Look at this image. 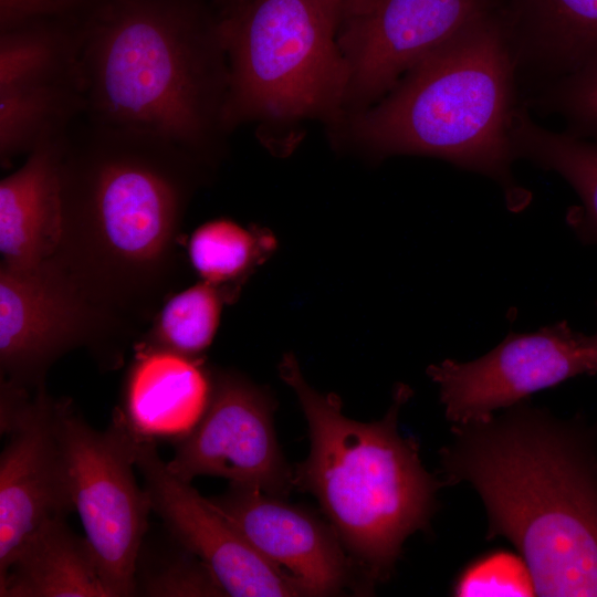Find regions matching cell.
Returning a JSON list of instances; mask_svg holds the SVG:
<instances>
[{
	"instance_id": "cell-1",
	"label": "cell",
	"mask_w": 597,
	"mask_h": 597,
	"mask_svg": "<svg viewBox=\"0 0 597 597\" xmlns=\"http://www.w3.org/2000/svg\"><path fill=\"white\" fill-rule=\"evenodd\" d=\"M443 483L465 482L527 563L536 596L597 597V430L528 400L451 426Z\"/></svg>"
},
{
	"instance_id": "cell-2",
	"label": "cell",
	"mask_w": 597,
	"mask_h": 597,
	"mask_svg": "<svg viewBox=\"0 0 597 597\" xmlns=\"http://www.w3.org/2000/svg\"><path fill=\"white\" fill-rule=\"evenodd\" d=\"M83 116L149 133L208 163L220 147L229 65L219 17L195 0H103L82 25Z\"/></svg>"
},
{
	"instance_id": "cell-3",
	"label": "cell",
	"mask_w": 597,
	"mask_h": 597,
	"mask_svg": "<svg viewBox=\"0 0 597 597\" xmlns=\"http://www.w3.org/2000/svg\"><path fill=\"white\" fill-rule=\"evenodd\" d=\"M83 118L64 138L59 251H75L65 266L90 293L98 279L135 284L163 268L202 161L159 136Z\"/></svg>"
},
{
	"instance_id": "cell-4",
	"label": "cell",
	"mask_w": 597,
	"mask_h": 597,
	"mask_svg": "<svg viewBox=\"0 0 597 597\" xmlns=\"http://www.w3.org/2000/svg\"><path fill=\"white\" fill-rule=\"evenodd\" d=\"M308 423L311 450L293 470V484L312 493L344 548L367 582L385 580L404 542L428 528L443 485L429 473L413 438L398 431V416L411 397L399 384L383 419L359 422L343 413L341 398L305 380L295 356L279 365Z\"/></svg>"
},
{
	"instance_id": "cell-5",
	"label": "cell",
	"mask_w": 597,
	"mask_h": 597,
	"mask_svg": "<svg viewBox=\"0 0 597 597\" xmlns=\"http://www.w3.org/2000/svg\"><path fill=\"white\" fill-rule=\"evenodd\" d=\"M517 51L504 10L482 14L356 112V142L376 156L421 155L499 181L512 195Z\"/></svg>"
},
{
	"instance_id": "cell-6",
	"label": "cell",
	"mask_w": 597,
	"mask_h": 597,
	"mask_svg": "<svg viewBox=\"0 0 597 597\" xmlns=\"http://www.w3.org/2000/svg\"><path fill=\"white\" fill-rule=\"evenodd\" d=\"M229 65L227 130L249 122L343 119L347 67L314 0H243L219 15Z\"/></svg>"
},
{
	"instance_id": "cell-7",
	"label": "cell",
	"mask_w": 597,
	"mask_h": 597,
	"mask_svg": "<svg viewBox=\"0 0 597 597\" xmlns=\"http://www.w3.org/2000/svg\"><path fill=\"white\" fill-rule=\"evenodd\" d=\"M69 485L85 537L112 597L134 596V572L151 510L136 482L137 437L121 417L101 431L66 401L55 405Z\"/></svg>"
},
{
	"instance_id": "cell-8",
	"label": "cell",
	"mask_w": 597,
	"mask_h": 597,
	"mask_svg": "<svg viewBox=\"0 0 597 597\" xmlns=\"http://www.w3.org/2000/svg\"><path fill=\"white\" fill-rule=\"evenodd\" d=\"M597 373V335L566 321L532 333H510L470 362L444 359L427 368L452 425L482 421L536 391Z\"/></svg>"
},
{
	"instance_id": "cell-9",
	"label": "cell",
	"mask_w": 597,
	"mask_h": 597,
	"mask_svg": "<svg viewBox=\"0 0 597 597\" xmlns=\"http://www.w3.org/2000/svg\"><path fill=\"white\" fill-rule=\"evenodd\" d=\"M55 405L43 388L30 398L1 381L0 576L38 530L74 511Z\"/></svg>"
},
{
	"instance_id": "cell-10",
	"label": "cell",
	"mask_w": 597,
	"mask_h": 597,
	"mask_svg": "<svg viewBox=\"0 0 597 597\" xmlns=\"http://www.w3.org/2000/svg\"><path fill=\"white\" fill-rule=\"evenodd\" d=\"M273 409L266 390L235 373L216 374L206 412L177 442L168 468L188 482L210 475L286 496L294 488L293 470L277 444Z\"/></svg>"
},
{
	"instance_id": "cell-11",
	"label": "cell",
	"mask_w": 597,
	"mask_h": 597,
	"mask_svg": "<svg viewBox=\"0 0 597 597\" xmlns=\"http://www.w3.org/2000/svg\"><path fill=\"white\" fill-rule=\"evenodd\" d=\"M495 0H376L337 31L347 67L346 109H364ZM357 111V112H359Z\"/></svg>"
},
{
	"instance_id": "cell-12",
	"label": "cell",
	"mask_w": 597,
	"mask_h": 597,
	"mask_svg": "<svg viewBox=\"0 0 597 597\" xmlns=\"http://www.w3.org/2000/svg\"><path fill=\"white\" fill-rule=\"evenodd\" d=\"M90 293L56 258L40 265L0 269L1 380L43 388L49 367L94 336Z\"/></svg>"
},
{
	"instance_id": "cell-13",
	"label": "cell",
	"mask_w": 597,
	"mask_h": 597,
	"mask_svg": "<svg viewBox=\"0 0 597 597\" xmlns=\"http://www.w3.org/2000/svg\"><path fill=\"white\" fill-rule=\"evenodd\" d=\"M136 468L151 510L167 532L209 568L226 596H302L285 570L263 557L208 499L168 468L156 441L139 438Z\"/></svg>"
},
{
	"instance_id": "cell-14",
	"label": "cell",
	"mask_w": 597,
	"mask_h": 597,
	"mask_svg": "<svg viewBox=\"0 0 597 597\" xmlns=\"http://www.w3.org/2000/svg\"><path fill=\"white\" fill-rule=\"evenodd\" d=\"M208 500L263 557L295 580L302 596L337 595L352 585L355 564L338 535L307 510L260 489L232 484Z\"/></svg>"
},
{
	"instance_id": "cell-15",
	"label": "cell",
	"mask_w": 597,
	"mask_h": 597,
	"mask_svg": "<svg viewBox=\"0 0 597 597\" xmlns=\"http://www.w3.org/2000/svg\"><path fill=\"white\" fill-rule=\"evenodd\" d=\"M211 392L199 358L147 345L129 368L117 416L140 439L178 442L198 425Z\"/></svg>"
},
{
	"instance_id": "cell-16",
	"label": "cell",
	"mask_w": 597,
	"mask_h": 597,
	"mask_svg": "<svg viewBox=\"0 0 597 597\" xmlns=\"http://www.w3.org/2000/svg\"><path fill=\"white\" fill-rule=\"evenodd\" d=\"M65 136L29 154L25 163L0 182V252L6 268L32 269L59 252L64 233Z\"/></svg>"
},
{
	"instance_id": "cell-17",
	"label": "cell",
	"mask_w": 597,
	"mask_h": 597,
	"mask_svg": "<svg viewBox=\"0 0 597 597\" xmlns=\"http://www.w3.org/2000/svg\"><path fill=\"white\" fill-rule=\"evenodd\" d=\"M1 597H112L86 537L54 519L38 530L0 576Z\"/></svg>"
},
{
	"instance_id": "cell-18",
	"label": "cell",
	"mask_w": 597,
	"mask_h": 597,
	"mask_svg": "<svg viewBox=\"0 0 597 597\" xmlns=\"http://www.w3.org/2000/svg\"><path fill=\"white\" fill-rule=\"evenodd\" d=\"M504 14L517 51L562 76L597 57V0H511Z\"/></svg>"
},
{
	"instance_id": "cell-19",
	"label": "cell",
	"mask_w": 597,
	"mask_h": 597,
	"mask_svg": "<svg viewBox=\"0 0 597 597\" xmlns=\"http://www.w3.org/2000/svg\"><path fill=\"white\" fill-rule=\"evenodd\" d=\"M511 138L516 158L556 172L573 188L580 203L568 223L583 242L597 244V142L548 129L525 108L515 113Z\"/></svg>"
},
{
	"instance_id": "cell-20",
	"label": "cell",
	"mask_w": 597,
	"mask_h": 597,
	"mask_svg": "<svg viewBox=\"0 0 597 597\" xmlns=\"http://www.w3.org/2000/svg\"><path fill=\"white\" fill-rule=\"evenodd\" d=\"M81 32L82 24L65 21L1 32L0 91L80 83Z\"/></svg>"
},
{
	"instance_id": "cell-21",
	"label": "cell",
	"mask_w": 597,
	"mask_h": 597,
	"mask_svg": "<svg viewBox=\"0 0 597 597\" xmlns=\"http://www.w3.org/2000/svg\"><path fill=\"white\" fill-rule=\"evenodd\" d=\"M83 112L77 82L0 91L2 165L64 137Z\"/></svg>"
},
{
	"instance_id": "cell-22",
	"label": "cell",
	"mask_w": 597,
	"mask_h": 597,
	"mask_svg": "<svg viewBox=\"0 0 597 597\" xmlns=\"http://www.w3.org/2000/svg\"><path fill=\"white\" fill-rule=\"evenodd\" d=\"M274 238L262 229H245L229 219L199 227L189 240V259L203 281L224 290L243 281L271 254Z\"/></svg>"
},
{
	"instance_id": "cell-23",
	"label": "cell",
	"mask_w": 597,
	"mask_h": 597,
	"mask_svg": "<svg viewBox=\"0 0 597 597\" xmlns=\"http://www.w3.org/2000/svg\"><path fill=\"white\" fill-rule=\"evenodd\" d=\"M226 300L224 289L207 281L176 294L158 315L149 345L199 358L216 335Z\"/></svg>"
},
{
	"instance_id": "cell-24",
	"label": "cell",
	"mask_w": 597,
	"mask_h": 597,
	"mask_svg": "<svg viewBox=\"0 0 597 597\" xmlns=\"http://www.w3.org/2000/svg\"><path fill=\"white\" fill-rule=\"evenodd\" d=\"M134 596L226 595L209 568L169 534L165 544L144 540L135 564Z\"/></svg>"
},
{
	"instance_id": "cell-25",
	"label": "cell",
	"mask_w": 597,
	"mask_h": 597,
	"mask_svg": "<svg viewBox=\"0 0 597 597\" xmlns=\"http://www.w3.org/2000/svg\"><path fill=\"white\" fill-rule=\"evenodd\" d=\"M452 595L536 596L532 572L520 553L498 549L465 566L457 577Z\"/></svg>"
},
{
	"instance_id": "cell-26",
	"label": "cell",
	"mask_w": 597,
	"mask_h": 597,
	"mask_svg": "<svg viewBox=\"0 0 597 597\" xmlns=\"http://www.w3.org/2000/svg\"><path fill=\"white\" fill-rule=\"evenodd\" d=\"M548 101L567 121L569 133L597 142V57L562 76Z\"/></svg>"
},
{
	"instance_id": "cell-27",
	"label": "cell",
	"mask_w": 597,
	"mask_h": 597,
	"mask_svg": "<svg viewBox=\"0 0 597 597\" xmlns=\"http://www.w3.org/2000/svg\"><path fill=\"white\" fill-rule=\"evenodd\" d=\"M102 1L0 0V33L46 21L83 24Z\"/></svg>"
},
{
	"instance_id": "cell-28",
	"label": "cell",
	"mask_w": 597,
	"mask_h": 597,
	"mask_svg": "<svg viewBox=\"0 0 597 597\" xmlns=\"http://www.w3.org/2000/svg\"><path fill=\"white\" fill-rule=\"evenodd\" d=\"M314 2L337 32L346 22L366 13L376 0H314Z\"/></svg>"
},
{
	"instance_id": "cell-29",
	"label": "cell",
	"mask_w": 597,
	"mask_h": 597,
	"mask_svg": "<svg viewBox=\"0 0 597 597\" xmlns=\"http://www.w3.org/2000/svg\"><path fill=\"white\" fill-rule=\"evenodd\" d=\"M596 306H597V303H596ZM596 335H597V333H596Z\"/></svg>"
}]
</instances>
